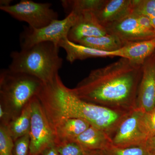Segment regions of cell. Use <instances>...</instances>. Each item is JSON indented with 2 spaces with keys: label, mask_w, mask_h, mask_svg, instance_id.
I'll return each instance as SVG.
<instances>
[{
  "label": "cell",
  "mask_w": 155,
  "mask_h": 155,
  "mask_svg": "<svg viewBox=\"0 0 155 155\" xmlns=\"http://www.w3.org/2000/svg\"><path fill=\"white\" fill-rule=\"evenodd\" d=\"M142 66L120 58L105 67L91 70L72 90L87 102L124 112L136 109Z\"/></svg>",
  "instance_id": "obj_1"
},
{
  "label": "cell",
  "mask_w": 155,
  "mask_h": 155,
  "mask_svg": "<svg viewBox=\"0 0 155 155\" xmlns=\"http://www.w3.org/2000/svg\"><path fill=\"white\" fill-rule=\"evenodd\" d=\"M37 97L52 129L65 119L79 118L111 137L122 120L131 112L116 110L84 101L76 95L72 89L65 86L59 75L51 82L44 84Z\"/></svg>",
  "instance_id": "obj_2"
},
{
  "label": "cell",
  "mask_w": 155,
  "mask_h": 155,
  "mask_svg": "<svg viewBox=\"0 0 155 155\" xmlns=\"http://www.w3.org/2000/svg\"><path fill=\"white\" fill-rule=\"evenodd\" d=\"M59 46L49 42L41 43L27 49L14 51L8 69L37 78L43 84L51 82L63 65Z\"/></svg>",
  "instance_id": "obj_3"
},
{
  "label": "cell",
  "mask_w": 155,
  "mask_h": 155,
  "mask_svg": "<svg viewBox=\"0 0 155 155\" xmlns=\"http://www.w3.org/2000/svg\"><path fill=\"white\" fill-rule=\"evenodd\" d=\"M43 85L40 80L31 75L8 68L2 69L0 73V105L8 112L12 120L37 96Z\"/></svg>",
  "instance_id": "obj_4"
},
{
  "label": "cell",
  "mask_w": 155,
  "mask_h": 155,
  "mask_svg": "<svg viewBox=\"0 0 155 155\" xmlns=\"http://www.w3.org/2000/svg\"><path fill=\"white\" fill-rule=\"evenodd\" d=\"M77 18V14L71 13L64 19H56L42 28L25 27L20 35L21 50L27 49L38 44L47 42L59 46L61 41L68 38L69 31Z\"/></svg>",
  "instance_id": "obj_5"
},
{
  "label": "cell",
  "mask_w": 155,
  "mask_h": 155,
  "mask_svg": "<svg viewBox=\"0 0 155 155\" xmlns=\"http://www.w3.org/2000/svg\"><path fill=\"white\" fill-rule=\"evenodd\" d=\"M51 6L49 3L22 0L14 5L0 6V9L14 19L26 22L31 28H39L58 19V12L54 11Z\"/></svg>",
  "instance_id": "obj_6"
},
{
  "label": "cell",
  "mask_w": 155,
  "mask_h": 155,
  "mask_svg": "<svg viewBox=\"0 0 155 155\" xmlns=\"http://www.w3.org/2000/svg\"><path fill=\"white\" fill-rule=\"evenodd\" d=\"M30 103L29 155H39L48 147L55 144L54 135L44 109L37 97H34Z\"/></svg>",
  "instance_id": "obj_7"
},
{
  "label": "cell",
  "mask_w": 155,
  "mask_h": 155,
  "mask_svg": "<svg viewBox=\"0 0 155 155\" xmlns=\"http://www.w3.org/2000/svg\"><path fill=\"white\" fill-rule=\"evenodd\" d=\"M141 112L135 110L123 119L111 137L112 145L117 147L145 145L148 140L140 117Z\"/></svg>",
  "instance_id": "obj_8"
},
{
  "label": "cell",
  "mask_w": 155,
  "mask_h": 155,
  "mask_svg": "<svg viewBox=\"0 0 155 155\" xmlns=\"http://www.w3.org/2000/svg\"><path fill=\"white\" fill-rule=\"evenodd\" d=\"M155 107V53L142 66V74L139 85L136 110L146 113Z\"/></svg>",
  "instance_id": "obj_9"
},
{
  "label": "cell",
  "mask_w": 155,
  "mask_h": 155,
  "mask_svg": "<svg viewBox=\"0 0 155 155\" xmlns=\"http://www.w3.org/2000/svg\"><path fill=\"white\" fill-rule=\"evenodd\" d=\"M108 33L114 35L125 44L155 38V32L143 29L133 14L105 27Z\"/></svg>",
  "instance_id": "obj_10"
},
{
  "label": "cell",
  "mask_w": 155,
  "mask_h": 155,
  "mask_svg": "<svg viewBox=\"0 0 155 155\" xmlns=\"http://www.w3.org/2000/svg\"><path fill=\"white\" fill-rule=\"evenodd\" d=\"M107 34L105 27L101 24L94 13L84 12L77 15L75 24L69 31L68 39L78 43L84 39L103 36Z\"/></svg>",
  "instance_id": "obj_11"
},
{
  "label": "cell",
  "mask_w": 155,
  "mask_h": 155,
  "mask_svg": "<svg viewBox=\"0 0 155 155\" xmlns=\"http://www.w3.org/2000/svg\"><path fill=\"white\" fill-rule=\"evenodd\" d=\"M134 5V0H105L94 14L101 24L106 27L132 14Z\"/></svg>",
  "instance_id": "obj_12"
},
{
  "label": "cell",
  "mask_w": 155,
  "mask_h": 155,
  "mask_svg": "<svg viewBox=\"0 0 155 155\" xmlns=\"http://www.w3.org/2000/svg\"><path fill=\"white\" fill-rule=\"evenodd\" d=\"M91 126L86 120L79 118H69L61 121L52 128L55 144L75 141Z\"/></svg>",
  "instance_id": "obj_13"
},
{
  "label": "cell",
  "mask_w": 155,
  "mask_h": 155,
  "mask_svg": "<svg viewBox=\"0 0 155 155\" xmlns=\"http://www.w3.org/2000/svg\"><path fill=\"white\" fill-rule=\"evenodd\" d=\"M155 51V38L126 44L117 51V57L127 59L135 65L143 66Z\"/></svg>",
  "instance_id": "obj_14"
},
{
  "label": "cell",
  "mask_w": 155,
  "mask_h": 155,
  "mask_svg": "<svg viewBox=\"0 0 155 155\" xmlns=\"http://www.w3.org/2000/svg\"><path fill=\"white\" fill-rule=\"evenodd\" d=\"M59 46L65 50L66 59L70 63H73L77 60L83 61L89 58L117 57V51L109 52L99 51L70 41L68 38L61 41Z\"/></svg>",
  "instance_id": "obj_15"
},
{
  "label": "cell",
  "mask_w": 155,
  "mask_h": 155,
  "mask_svg": "<svg viewBox=\"0 0 155 155\" xmlns=\"http://www.w3.org/2000/svg\"><path fill=\"white\" fill-rule=\"evenodd\" d=\"M87 151L104 150L113 146L110 136L91 126L75 140Z\"/></svg>",
  "instance_id": "obj_16"
},
{
  "label": "cell",
  "mask_w": 155,
  "mask_h": 155,
  "mask_svg": "<svg viewBox=\"0 0 155 155\" xmlns=\"http://www.w3.org/2000/svg\"><path fill=\"white\" fill-rule=\"evenodd\" d=\"M78 44L109 52L116 51L125 45L118 37L109 33L103 36L84 39Z\"/></svg>",
  "instance_id": "obj_17"
},
{
  "label": "cell",
  "mask_w": 155,
  "mask_h": 155,
  "mask_svg": "<svg viewBox=\"0 0 155 155\" xmlns=\"http://www.w3.org/2000/svg\"><path fill=\"white\" fill-rule=\"evenodd\" d=\"M30 101L23 109L20 115L12 119L7 126L9 133L14 141L19 137L29 133L31 122Z\"/></svg>",
  "instance_id": "obj_18"
},
{
  "label": "cell",
  "mask_w": 155,
  "mask_h": 155,
  "mask_svg": "<svg viewBox=\"0 0 155 155\" xmlns=\"http://www.w3.org/2000/svg\"><path fill=\"white\" fill-rule=\"evenodd\" d=\"M105 0H62L61 5L67 15L78 14L84 12L96 13L103 5Z\"/></svg>",
  "instance_id": "obj_19"
},
{
  "label": "cell",
  "mask_w": 155,
  "mask_h": 155,
  "mask_svg": "<svg viewBox=\"0 0 155 155\" xmlns=\"http://www.w3.org/2000/svg\"><path fill=\"white\" fill-rule=\"evenodd\" d=\"M103 151L104 155H152L146 144L124 148L112 146Z\"/></svg>",
  "instance_id": "obj_20"
},
{
  "label": "cell",
  "mask_w": 155,
  "mask_h": 155,
  "mask_svg": "<svg viewBox=\"0 0 155 155\" xmlns=\"http://www.w3.org/2000/svg\"><path fill=\"white\" fill-rule=\"evenodd\" d=\"M14 143L7 126L0 125V155H13Z\"/></svg>",
  "instance_id": "obj_21"
},
{
  "label": "cell",
  "mask_w": 155,
  "mask_h": 155,
  "mask_svg": "<svg viewBox=\"0 0 155 155\" xmlns=\"http://www.w3.org/2000/svg\"><path fill=\"white\" fill-rule=\"evenodd\" d=\"M133 13L155 18V0H134Z\"/></svg>",
  "instance_id": "obj_22"
},
{
  "label": "cell",
  "mask_w": 155,
  "mask_h": 155,
  "mask_svg": "<svg viewBox=\"0 0 155 155\" xmlns=\"http://www.w3.org/2000/svg\"><path fill=\"white\" fill-rule=\"evenodd\" d=\"M140 120L148 138L155 135V107L146 113L141 112Z\"/></svg>",
  "instance_id": "obj_23"
},
{
  "label": "cell",
  "mask_w": 155,
  "mask_h": 155,
  "mask_svg": "<svg viewBox=\"0 0 155 155\" xmlns=\"http://www.w3.org/2000/svg\"><path fill=\"white\" fill-rule=\"evenodd\" d=\"M57 146L58 155H85L87 151L75 141L64 143Z\"/></svg>",
  "instance_id": "obj_24"
},
{
  "label": "cell",
  "mask_w": 155,
  "mask_h": 155,
  "mask_svg": "<svg viewBox=\"0 0 155 155\" xmlns=\"http://www.w3.org/2000/svg\"><path fill=\"white\" fill-rule=\"evenodd\" d=\"M30 143L29 133L17 139L14 141L13 155H29Z\"/></svg>",
  "instance_id": "obj_25"
},
{
  "label": "cell",
  "mask_w": 155,
  "mask_h": 155,
  "mask_svg": "<svg viewBox=\"0 0 155 155\" xmlns=\"http://www.w3.org/2000/svg\"><path fill=\"white\" fill-rule=\"evenodd\" d=\"M132 14L135 16L138 24L142 28L147 31L155 32L152 24L151 21L149 17L141 14H136L134 13H132Z\"/></svg>",
  "instance_id": "obj_26"
},
{
  "label": "cell",
  "mask_w": 155,
  "mask_h": 155,
  "mask_svg": "<svg viewBox=\"0 0 155 155\" xmlns=\"http://www.w3.org/2000/svg\"><path fill=\"white\" fill-rule=\"evenodd\" d=\"M39 155H58V147L55 144L52 145L44 150Z\"/></svg>",
  "instance_id": "obj_27"
},
{
  "label": "cell",
  "mask_w": 155,
  "mask_h": 155,
  "mask_svg": "<svg viewBox=\"0 0 155 155\" xmlns=\"http://www.w3.org/2000/svg\"><path fill=\"white\" fill-rule=\"evenodd\" d=\"M146 145L152 155H155V135L148 139Z\"/></svg>",
  "instance_id": "obj_28"
},
{
  "label": "cell",
  "mask_w": 155,
  "mask_h": 155,
  "mask_svg": "<svg viewBox=\"0 0 155 155\" xmlns=\"http://www.w3.org/2000/svg\"><path fill=\"white\" fill-rule=\"evenodd\" d=\"M85 155H104L103 151H87Z\"/></svg>",
  "instance_id": "obj_29"
},
{
  "label": "cell",
  "mask_w": 155,
  "mask_h": 155,
  "mask_svg": "<svg viewBox=\"0 0 155 155\" xmlns=\"http://www.w3.org/2000/svg\"><path fill=\"white\" fill-rule=\"evenodd\" d=\"M11 1L9 0H2L1 1L0 6H6L11 5Z\"/></svg>",
  "instance_id": "obj_30"
},
{
  "label": "cell",
  "mask_w": 155,
  "mask_h": 155,
  "mask_svg": "<svg viewBox=\"0 0 155 155\" xmlns=\"http://www.w3.org/2000/svg\"><path fill=\"white\" fill-rule=\"evenodd\" d=\"M150 19L151 21L153 27L155 32V18H150Z\"/></svg>",
  "instance_id": "obj_31"
},
{
  "label": "cell",
  "mask_w": 155,
  "mask_h": 155,
  "mask_svg": "<svg viewBox=\"0 0 155 155\" xmlns=\"http://www.w3.org/2000/svg\"></svg>",
  "instance_id": "obj_32"
}]
</instances>
